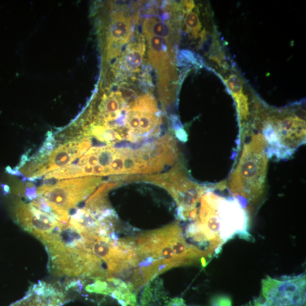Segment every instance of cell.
Listing matches in <instances>:
<instances>
[{
  "label": "cell",
  "instance_id": "1",
  "mask_svg": "<svg viewBox=\"0 0 306 306\" xmlns=\"http://www.w3.org/2000/svg\"><path fill=\"white\" fill-rule=\"evenodd\" d=\"M138 274L145 283L173 267L203 257L199 248L186 242L178 225L143 234L136 243Z\"/></svg>",
  "mask_w": 306,
  "mask_h": 306
},
{
  "label": "cell",
  "instance_id": "2",
  "mask_svg": "<svg viewBox=\"0 0 306 306\" xmlns=\"http://www.w3.org/2000/svg\"><path fill=\"white\" fill-rule=\"evenodd\" d=\"M267 147L262 134L252 135L244 143L240 161L227 182L231 193L246 205L259 200L264 193L269 159Z\"/></svg>",
  "mask_w": 306,
  "mask_h": 306
},
{
  "label": "cell",
  "instance_id": "3",
  "mask_svg": "<svg viewBox=\"0 0 306 306\" xmlns=\"http://www.w3.org/2000/svg\"><path fill=\"white\" fill-rule=\"evenodd\" d=\"M257 122L266 141L269 158L286 159L305 142V122L294 114L282 111L265 114Z\"/></svg>",
  "mask_w": 306,
  "mask_h": 306
},
{
  "label": "cell",
  "instance_id": "4",
  "mask_svg": "<svg viewBox=\"0 0 306 306\" xmlns=\"http://www.w3.org/2000/svg\"><path fill=\"white\" fill-rule=\"evenodd\" d=\"M89 179L59 180L50 186L41 197L53 210L52 217L63 223L69 221V212L87 198Z\"/></svg>",
  "mask_w": 306,
  "mask_h": 306
},
{
  "label": "cell",
  "instance_id": "5",
  "mask_svg": "<svg viewBox=\"0 0 306 306\" xmlns=\"http://www.w3.org/2000/svg\"><path fill=\"white\" fill-rule=\"evenodd\" d=\"M220 237L224 244L234 236L251 240L249 215L236 197H222L218 205Z\"/></svg>",
  "mask_w": 306,
  "mask_h": 306
},
{
  "label": "cell",
  "instance_id": "6",
  "mask_svg": "<svg viewBox=\"0 0 306 306\" xmlns=\"http://www.w3.org/2000/svg\"><path fill=\"white\" fill-rule=\"evenodd\" d=\"M16 222L25 231L40 239L54 231L60 224L54 218L31 204L18 202L14 208Z\"/></svg>",
  "mask_w": 306,
  "mask_h": 306
},
{
  "label": "cell",
  "instance_id": "7",
  "mask_svg": "<svg viewBox=\"0 0 306 306\" xmlns=\"http://www.w3.org/2000/svg\"><path fill=\"white\" fill-rule=\"evenodd\" d=\"M149 45V57L150 64L159 72L160 89L168 87L170 61L169 45L167 40L160 37L146 35Z\"/></svg>",
  "mask_w": 306,
  "mask_h": 306
},
{
  "label": "cell",
  "instance_id": "8",
  "mask_svg": "<svg viewBox=\"0 0 306 306\" xmlns=\"http://www.w3.org/2000/svg\"><path fill=\"white\" fill-rule=\"evenodd\" d=\"M132 33L131 19L118 14L110 23L108 44L121 47L130 41Z\"/></svg>",
  "mask_w": 306,
  "mask_h": 306
},
{
  "label": "cell",
  "instance_id": "9",
  "mask_svg": "<svg viewBox=\"0 0 306 306\" xmlns=\"http://www.w3.org/2000/svg\"><path fill=\"white\" fill-rule=\"evenodd\" d=\"M79 159L71 151L69 143L60 145L51 153L44 166L45 174L49 172L66 167L75 159Z\"/></svg>",
  "mask_w": 306,
  "mask_h": 306
},
{
  "label": "cell",
  "instance_id": "10",
  "mask_svg": "<svg viewBox=\"0 0 306 306\" xmlns=\"http://www.w3.org/2000/svg\"><path fill=\"white\" fill-rule=\"evenodd\" d=\"M143 32L145 35H150L168 40L171 35V30L169 25L154 18H150L143 23Z\"/></svg>",
  "mask_w": 306,
  "mask_h": 306
},
{
  "label": "cell",
  "instance_id": "11",
  "mask_svg": "<svg viewBox=\"0 0 306 306\" xmlns=\"http://www.w3.org/2000/svg\"><path fill=\"white\" fill-rule=\"evenodd\" d=\"M144 51L145 45L143 44L140 43L131 46L124 58L127 69L135 70L142 64Z\"/></svg>",
  "mask_w": 306,
  "mask_h": 306
},
{
  "label": "cell",
  "instance_id": "12",
  "mask_svg": "<svg viewBox=\"0 0 306 306\" xmlns=\"http://www.w3.org/2000/svg\"><path fill=\"white\" fill-rule=\"evenodd\" d=\"M84 174L83 169L79 166L69 165L62 168L57 169L54 171L49 172L45 176L46 179L54 178L58 180L75 178L83 176Z\"/></svg>",
  "mask_w": 306,
  "mask_h": 306
},
{
  "label": "cell",
  "instance_id": "13",
  "mask_svg": "<svg viewBox=\"0 0 306 306\" xmlns=\"http://www.w3.org/2000/svg\"><path fill=\"white\" fill-rule=\"evenodd\" d=\"M56 143L57 141L53 134L51 132H48L45 141L41 147L39 152L34 157L35 159L41 161L47 160V156H50L51 153L53 151Z\"/></svg>",
  "mask_w": 306,
  "mask_h": 306
},
{
  "label": "cell",
  "instance_id": "14",
  "mask_svg": "<svg viewBox=\"0 0 306 306\" xmlns=\"http://www.w3.org/2000/svg\"><path fill=\"white\" fill-rule=\"evenodd\" d=\"M233 95L236 100L240 121L241 122L246 121L250 114L247 98L242 93Z\"/></svg>",
  "mask_w": 306,
  "mask_h": 306
},
{
  "label": "cell",
  "instance_id": "15",
  "mask_svg": "<svg viewBox=\"0 0 306 306\" xmlns=\"http://www.w3.org/2000/svg\"><path fill=\"white\" fill-rule=\"evenodd\" d=\"M47 160L48 159L44 161H41L34 157L31 158L29 160V162H28V163L21 169V174L28 176V178H31L34 175L41 167L47 163Z\"/></svg>",
  "mask_w": 306,
  "mask_h": 306
},
{
  "label": "cell",
  "instance_id": "16",
  "mask_svg": "<svg viewBox=\"0 0 306 306\" xmlns=\"http://www.w3.org/2000/svg\"><path fill=\"white\" fill-rule=\"evenodd\" d=\"M185 23L187 30L195 36L200 30L201 25L197 14L189 12L186 16Z\"/></svg>",
  "mask_w": 306,
  "mask_h": 306
},
{
  "label": "cell",
  "instance_id": "17",
  "mask_svg": "<svg viewBox=\"0 0 306 306\" xmlns=\"http://www.w3.org/2000/svg\"><path fill=\"white\" fill-rule=\"evenodd\" d=\"M228 87L232 90L233 94L242 93V85L240 79L237 75H232L227 81Z\"/></svg>",
  "mask_w": 306,
  "mask_h": 306
},
{
  "label": "cell",
  "instance_id": "18",
  "mask_svg": "<svg viewBox=\"0 0 306 306\" xmlns=\"http://www.w3.org/2000/svg\"><path fill=\"white\" fill-rule=\"evenodd\" d=\"M25 195V197L29 200H34L38 198L35 186L33 183H26Z\"/></svg>",
  "mask_w": 306,
  "mask_h": 306
},
{
  "label": "cell",
  "instance_id": "19",
  "mask_svg": "<svg viewBox=\"0 0 306 306\" xmlns=\"http://www.w3.org/2000/svg\"><path fill=\"white\" fill-rule=\"evenodd\" d=\"M212 305L232 306V300L226 296H218V297L213 300Z\"/></svg>",
  "mask_w": 306,
  "mask_h": 306
},
{
  "label": "cell",
  "instance_id": "20",
  "mask_svg": "<svg viewBox=\"0 0 306 306\" xmlns=\"http://www.w3.org/2000/svg\"><path fill=\"white\" fill-rule=\"evenodd\" d=\"M111 160V155L107 151H102L99 156V163L103 166H108Z\"/></svg>",
  "mask_w": 306,
  "mask_h": 306
},
{
  "label": "cell",
  "instance_id": "21",
  "mask_svg": "<svg viewBox=\"0 0 306 306\" xmlns=\"http://www.w3.org/2000/svg\"><path fill=\"white\" fill-rule=\"evenodd\" d=\"M105 108L108 112H114L117 111L119 108V104L116 100L113 99L107 100Z\"/></svg>",
  "mask_w": 306,
  "mask_h": 306
},
{
  "label": "cell",
  "instance_id": "22",
  "mask_svg": "<svg viewBox=\"0 0 306 306\" xmlns=\"http://www.w3.org/2000/svg\"><path fill=\"white\" fill-rule=\"evenodd\" d=\"M28 153L29 152H26L21 156L20 164L16 167V169H21L26 165L27 162L29 161V159H28Z\"/></svg>",
  "mask_w": 306,
  "mask_h": 306
},
{
  "label": "cell",
  "instance_id": "23",
  "mask_svg": "<svg viewBox=\"0 0 306 306\" xmlns=\"http://www.w3.org/2000/svg\"><path fill=\"white\" fill-rule=\"evenodd\" d=\"M132 144V143H131L130 142L127 141H123L117 143V144L114 145V147L117 148H122L127 147H131Z\"/></svg>",
  "mask_w": 306,
  "mask_h": 306
},
{
  "label": "cell",
  "instance_id": "24",
  "mask_svg": "<svg viewBox=\"0 0 306 306\" xmlns=\"http://www.w3.org/2000/svg\"><path fill=\"white\" fill-rule=\"evenodd\" d=\"M6 171L9 174L12 175L20 176L22 174L19 170L12 169L11 167L8 166L6 167Z\"/></svg>",
  "mask_w": 306,
  "mask_h": 306
},
{
  "label": "cell",
  "instance_id": "25",
  "mask_svg": "<svg viewBox=\"0 0 306 306\" xmlns=\"http://www.w3.org/2000/svg\"><path fill=\"white\" fill-rule=\"evenodd\" d=\"M92 143L93 145L95 147H103L106 145V143L100 142L96 139H93Z\"/></svg>",
  "mask_w": 306,
  "mask_h": 306
},
{
  "label": "cell",
  "instance_id": "26",
  "mask_svg": "<svg viewBox=\"0 0 306 306\" xmlns=\"http://www.w3.org/2000/svg\"><path fill=\"white\" fill-rule=\"evenodd\" d=\"M84 170L85 172L84 174H93V169L92 167H90L89 165L86 166L84 167Z\"/></svg>",
  "mask_w": 306,
  "mask_h": 306
},
{
  "label": "cell",
  "instance_id": "27",
  "mask_svg": "<svg viewBox=\"0 0 306 306\" xmlns=\"http://www.w3.org/2000/svg\"><path fill=\"white\" fill-rule=\"evenodd\" d=\"M89 162L90 164H91V165H94L95 164H96L97 162V159L96 156H95L94 155L90 156L89 159Z\"/></svg>",
  "mask_w": 306,
  "mask_h": 306
},
{
  "label": "cell",
  "instance_id": "28",
  "mask_svg": "<svg viewBox=\"0 0 306 306\" xmlns=\"http://www.w3.org/2000/svg\"><path fill=\"white\" fill-rule=\"evenodd\" d=\"M102 168L101 167L97 166L94 168L95 173L99 175L102 173Z\"/></svg>",
  "mask_w": 306,
  "mask_h": 306
},
{
  "label": "cell",
  "instance_id": "29",
  "mask_svg": "<svg viewBox=\"0 0 306 306\" xmlns=\"http://www.w3.org/2000/svg\"><path fill=\"white\" fill-rule=\"evenodd\" d=\"M126 167L127 168H131L132 166H133V162L131 160H127L126 162Z\"/></svg>",
  "mask_w": 306,
  "mask_h": 306
},
{
  "label": "cell",
  "instance_id": "30",
  "mask_svg": "<svg viewBox=\"0 0 306 306\" xmlns=\"http://www.w3.org/2000/svg\"><path fill=\"white\" fill-rule=\"evenodd\" d=\"M183 306H186L185 304Z\"/></svg>",
  "mask_w": 306,
  "mask_h": 306
}]
</instances>
